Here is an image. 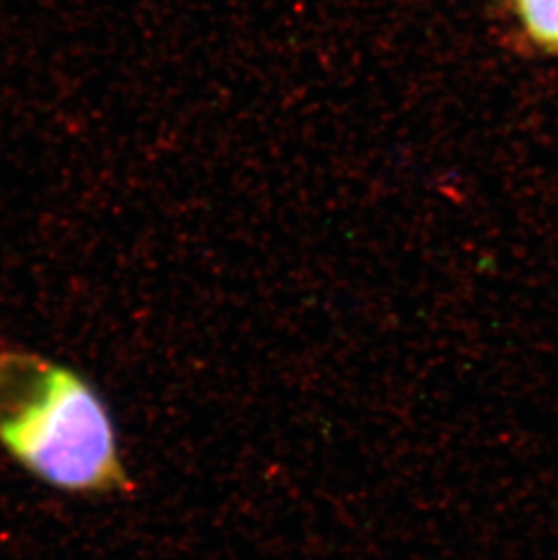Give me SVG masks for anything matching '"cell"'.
I'll use <instances>...</instances> for the list:
<instances>
[{"label": "cell", "mask_w": 558, "mask_h": 560, "mask_svg": "<svg viewBox=\"0 0 558 560\" xmlns=\"http://www.w3.org/2000/svg\"><path fill=\"white\" fill-rule=\"evenodd\" d=\"M0 444L60 492H132L101 394L84 375L43 355L0 350Z\"/></svg>", "instance_id": "cell-1"}, {"label": "cell", "mask_w": 558, "mask_h": 560, "mask_svg": "<svg viewBox=\"0 0 558 560\" xmlns=\"http://www.w3.org/2000/svg\"><path fill=\"white\" fill-rule=\"evenodd\" d=\"M527 33L544 48L558 51V0H515Z\"/></svg>", "instance_id": "cell-2"}]
</instances>
